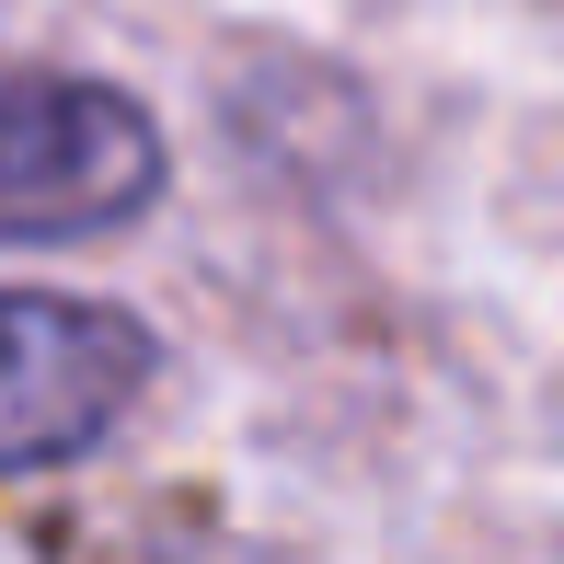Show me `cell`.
Returning <instances> with one entry per match:
<instances>
[{
	"instance_id": "6da1fadb",
	"label": "cell",
	"mask_w": 564,
	"mask_h": 564,
	"mask_svg": "<svg viewBox=\"0 0 564 564\" xmlns=\"http://www.w3.org/2000/svg\"><path fill=\"white\" fill-rule=\"evenodd\" d=\"M162 196V127L139 93L69 69H0V242H82Z\"/></svg>"
},
{
	"instance_id": "7a4b0ae2",
	"label": "cell",
	"mask_w": 564,
	"mask_h": 564,
	"mask_svg": "<svg viewBox=\"0 0 564 564\" xmlns=\"http://www.w3.org/2000/svg\"><path fill=\"white\" fill-rule=\"evenodd\" d=\"M150 392V335L105 300L0 289V473L82 460Z\"/></svg>"
}]
</instances>
